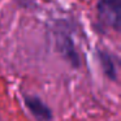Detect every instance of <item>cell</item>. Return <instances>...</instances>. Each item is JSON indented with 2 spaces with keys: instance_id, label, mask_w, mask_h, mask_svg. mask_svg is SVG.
<instances>
[{
  "instance_id": "obj_2",
  "label": "cell",
  "mask_w": 121,
  "mask_h": 121,
  "mask_svg": "<svg viewBox=\"0 0 121 121\" xmlns=\"http://www.w3.org/2000/svg\"><path fill=\"white\" fill-rule=\"evenodd\" d=\"M25 103H26L27 108L30 109V112L35 116L37 118H40V120L48 121L52 118V113H51V109L37 96H27L25 99Z\"/></svg>"
},
{
  "instance_id": "obj_3",
  "label": "cell",
  "mask_w": 121,
  "mask_h": 121,
  "mask_svg": "<svg viewBox=\"0 0 121 121\" xmlns=\"http://www.w3.org/2000/svg\"><path fill=\"white\" fill-rule=\"evenodd\" d=\"M56 40H57V46L59 50L61 51L64 56L70 61L73 65H78V56H77V52L74 50V46L72 43V39L68 37V35H59L56 37Z\"/></svg>"
},
{
  "instance_id": "obj_1",
  "label": "cell",
  "mask_w": 121,
  "mask_h": 121,
  "mask_svg": "<svg viewBox=\"0 0 121 121\" xmlns=\"http://www.w3.org/2000/svg\"><path fill=\"white\" fill-rule=\"evenodd\" d=\"M120 0H100L98 3V17L102 25L115 31L120 29Z\"/></svg>"
},
{
  "instance_id": "obj_4",
  "label": "cell",
  "mask_w": 121,
  "mask_h": 121,
  "mask_svg": "<svg viewBox=\"0 0 121 121\" xmlns=\"http://www.w3.org/2000/svg\"><path fill=\"white\" fill-rule=\"evenodd\" d=\"M98 56H99V61L102 64V68L104 70V73L109 77L111 79H116L117 77V70H116V64L113 61L112 55H109L105 51H99L98 52Z\"/></svg>"
}]
</instances>
